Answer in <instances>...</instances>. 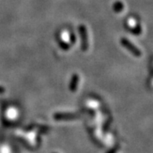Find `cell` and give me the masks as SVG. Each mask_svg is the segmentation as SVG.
<instances>
[{
  "instance_id": "obj_3",
  "label": "cell",
  "mask_w": 153,
  "mask_h": 153,
  "mask_svg": "<svg viewBox=\"0 0 153 153\" xmlns=\"http://www.w3.org/2000/svg\"><path fill=\"white\" fill-rule=\"evenodd\" d=\"M78 116L74 113H58L54 115L55 120H73L77 118Z\"/></svg>"
},
{
  "instance_id": "obj_4",
  "label": "cell",
  "mask_w": 153,
  "mask_h": 153,
  "mask_svg": "<svg viewBox=\"0 0 153 153\" xmlns=\"http://www.w3.org/2000/svg\"><path fill=\"white\" fill-rule=\"evenodd\" d=\"M79 83V76L77 74H74L71 77V81L70 83V90L71 91H75L77 88V85Z\"/></svg>"
},
{
  "instance_id": "obj_2",
  "label": "cell",
  "mask_w": 153,
  "mask_h": 153,
  "mask_svg": "<svg viewBox=\"0 0 153 153\" xmlns=\"http://www.w3.org/2000/svg\"><path fill=\"white\" fill-rule=\"evenodd\" d=\"M79 32L81 38V49L83 51H87L88 48V37L86 27L85 25H81L79 27Z\"/></svg>"
},
{
  "instance_id": "obj_6",
  "label": "cell",
  "mask_w": 153,
  "mask_h": 153,
  "mask_svg": "<svg viewBox=\"0 0 153 153\" xmlns=\"http://www.w3.org/2000/svg\"><path fill=\"white\" fill-rule=\"evenodd\" d=\"M5 91V88L2 87H0V93H3Z\"/></svg>"
},
{
  "instance_id": "obj_5",
  "label": "cell",
  "mask_w": 153,
  "mask_h": 153,
  "mask_svg": "<svg viewBox=\"0 0 153 153\" xmlns=\"http://www.w3.org/2000/svg\"><path fill=\"white\" fill-rule=\"evenodd\" d=\"M123 8V3L120 2H117L114 5H113V10H114L115 12H117V13L120 12V11H122Z\"/></svg>"
},
{
  "instance_id": "obj_1",
  "label": "cell",
  "mask_w": 153,
  "mask_h": 153,
  "mask_svg": "<svg viewBox=\"0 0 153 153\" xmlns=\"http://www.w3.org/2000/svg\"><path fill=\"white\" fill-rule=\"evenodd\" d=\"M120 43L123 45L125 48H127V50H129L130 52L134 55V56H137V57H139L141 56V51L139 50L138 48L135 46L134 45L132 44V43L128 40V39H127V38H121Z\"/></svg>"
}]
</instances>
